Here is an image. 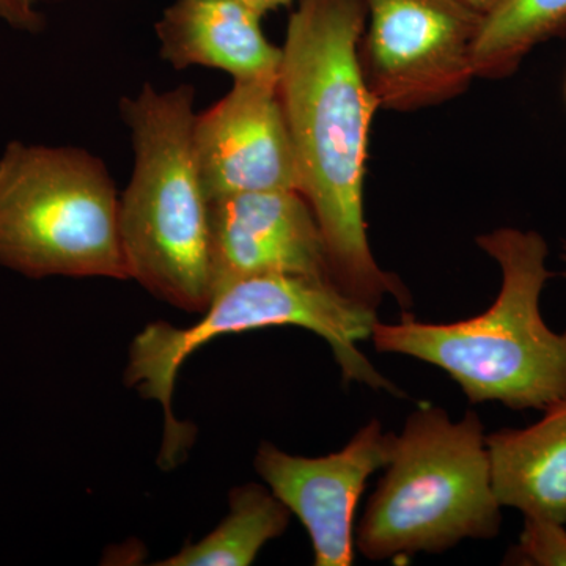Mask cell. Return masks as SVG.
<instances>
[{"mask_svg":"<svg viewBox=\"0 0 566 566\" xmlns=\"http://www.w3.org/2000/svg\"><path fill=\"white\" fill-rule=\"evenodd\" d=\"M376 322L375 308L349 297L333 279L270 274L243 279L216 293L192 326L164 322L145 326L129 348L125 381L163 406L161 465H174L192 439L189 424L174 416L175 382L186 359L208 342L264 327H304L331 346L345 382L401 395L359 349L360 342L371 338Z\"/></svg>","mask_w":566,"mask_h":566,"instance_id":"4","label":"cell"},{"mask_svg":"<svg viewBox=\"0 0 566 566\" xmlns=\"http://www.w3.org/2000/svg\"><path fill=\"white\" fill-rule=\"evenodd\" d=\"M505 564L524 566H566L564 524L524 517L520 542L510 549Z\"/></svg>","mask_w":566,"mask_h":566,"instance_id":"15","label":"cell"},{"mask_svg":"<svg viewBox=\"0 0 566 566\" xmlns=\"http://www.w3.org/2000/svg\"><path fill=\"white\" fill-rule=\"evenodd\" d=\"M210 274L211 297L259 275L333 279L322 230L303 193L248 192L211 200Z\"/></svg>","mask_w":566,"mask_h":566,"instance_id":"10","label":"cell"},{"mask_svg":"<svg viewBox=\"0 0 566 566\" xmlns=\"http://www.w3.org/2000/svg\"><path fill=\"white\" fill-rule=\"evenodd\" d=\"M0 20L17 31L39 32L44 18L35 9V0H0Z\"/></svg>","mask_w":566,"mask_h":566,"instance_id":"16","label":"cell"},{"mask_svg":"<svg viewBox=\"0 0 566 566\" xmlns=\"http://www.w3.org/2000/svg\"><path fill=\"white\" fill-rule=\"evenodd\" d=\"M485 438L474 411L458 422L434 406L412 412L357 527L359 553L395 560L497 536L502 506L491 485Z\"/></svg>","mask_w":566,"mask_h":566,"instance_id":"5","label":"cell"},{"mask_svg":"<svg viewBox=\"0 0 566 566\" xmlns=\"http://www.w3.org/2000/svg\"><path fill=\"white\" fill-rule=\"evenodd\" d=\"M491 485L501 506L566 524V401L524 430L485 438Z\"/></svg>","mask_w":566,"mask_h":566,"instance_id":"12","label":"cell"},{"mask_svg":"<svg viewBox=\"0 0 566 566\" xmlns=\"http://www.w3.org/2000/svg\"><path fill=\"white\" fill-rule=\"evenodd\" d=\"M566 36V0H501L482 18L475 76L505 80L539 44Z\"/></svg>","mask_w":566,"mask_h":566,"instance_id":"14","label":"cell"},{"mask_svg":"<svg viewBox=\"0 0 566 566\" xmlns=\"http://www.w3.org/2000/svg\"><path fill=\"white\" fill-rule=\"evenodd\" d=\"M476 244L502 274L501 290L483 314L461 322L423 323L401 315L376 322V352L403 354L444 370L471 403L499 401L513 411L545 412L566 401V331L554 333L539 311L549 248L534 230L480 234Z\"/></svg>","mask_w":566,"mask_h":566,"instance_id":"2","label":"cell"},{"mask_svg":"<svg viewBox=\"0 0 566 566\" xmlns=\"http://www.w3.org/2000/svg\"><path fill=\"white\" fill-rule=\"evenodd\" d=\"M262 20L233 0H175L155 25L159 54L175 70L205 66L233 81L279 80L282 48L266 39Z\"/></svg>","mask_w":566,"mask_h":566,"instance_id":"11","label":"cell"},{"mask_svg":"<svg viewBox=\"0 0 566 566\" xmlns=\"http://www.w3.org/2000/svg\"><path fill=\"white\" fill-rule=\"evenodd\" d=\"M290 512L270 488L245 483L230 493V512L211 534L181 547L161 566H249L286 531Z\"/></svg>","mask_w":566,"mask_h":566,"instance_id":"13","label":"cell"},{"mask_svg":"<svg viewBox=\"0 0 566 566\" xmlns=\"http://www.w3.org/2000/svg\"><path fill=\"white\" fill-rule=\"evenodd\" d=\"M397 434L371 420L331 455L294 457L263 442L255 469L275 497L304 524L316 566L354 564V515L368 479L386 469Z\"/></svg>","mask_w":566,"mask_h":566,"instance_id":"9","label":"cell"},{"mask_svg":"<svg viewBox=\"0 0 566 566\" xmlns=\"http://www.w3.org/2000/svg\"><path fill=\"white\" fill-rule=\"evenodd\" d=\"M364 0H297L282 46L279 95L292 134L301 188L326 245L331 277L353 300L378 308L390 294L411 304L368 243L364 181L378 103L360 71Z\"/></svg>","mask_w":566,"mask_h":566,"instance_id":"1","label":"cell"},{"mask_svg":"<svg viewBox=\"0 0 566 566\" xmlns=\"http://www.w3.org/2000/svg\"><path fill=\"white\" fill-rule=\"evenodd\" d=\"M192 145L210 202L234 193L300 192L279 80L233 81L222 99L196 114Z\"/></svg>","mask_w":566,"mask_h":566,"instance_id":"8","label":"cell"},{"mask_svg":"<svg viewBox=\"0 0 566 566\" xmlns=\"http://www.w3.org/2000/svg\"><path fill=\"white\" fill-rule=\"evenodd\" d=\"M360 71L379 109L438 106L475 80L483 14L463 0H364Z\"/></svg>","mask_w":566,"mask_h":566,"instance_id":"7","label":"cell"},{"mask_svg":"<svg viewBox=\"0 0 566 566\" xmlns=\"http://www.w3.org/2000/svg\"><path fill=\"white\" fill-rule=\"evenodd\" d=\"M192 85L159 92L147 82L122 99L134 169L118 223L128 277L188 312L211 301L210 200L193 156Z\"/></svg>","mask_w":566,"mask_h":566,"instance_id":"3","label":"cell"},{"mask_svg":"<svg viewBox=\"0 0 566 566\" xmlns=\"http://www.w3.org/2000/svg\"><path fill=\"white\" fill-rule=\"evenodd\" d=\"M562 259H564V263H565V270H564V273H562V275H564V277L566 279V244H565L564 256H562Z\"/></svg>","mask_w":566,"mask_h":566,"instance_id":"19","label":"cell"},{"mask_svg":"<svg viewBox=\"0 0 566 566\" xmlns=\"http://www.w3.org/2000/svg\"><path fill=\"white\" fill-rule=\"evenodd\" d=\"M233 2L241 3V6L248 7V9L255 11V13L266 17L271 11L292 6L297 0H233Z\"/></svg>","mask_w":566,"mask_h":566,"instance_id":"17","label":"cell"},{"mask_svg":"<svg viewBox=\"0 0 566 566\" xmlns=\"http://www.w3.org/2000/svg\"><path fill=\"white\" fill-rule=\"evenodd\" d=\"M464 3H468L472 9L480 11V13L485 14L486 11L493 9L495 3L501 2V0H463Z\"/></svg>","mask_w":566,"mask_h":566,"instance_id":"18","label":"cell"},{"mask_svg":"<svg viewBox=\"0 0 566 566\" xmlns=\"http://www.w3.org/2000/svg\"><path fill=\"white\" fill-rule=\"evenodd\" d=\"M118 210L98 156L10 142L0 156V266L31 279L128 281Z\"/></svg>","mask_w":566,"mask_h":566,"instance_id":"6","label":"cell"}]
</instances>
